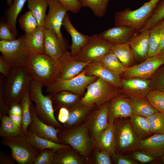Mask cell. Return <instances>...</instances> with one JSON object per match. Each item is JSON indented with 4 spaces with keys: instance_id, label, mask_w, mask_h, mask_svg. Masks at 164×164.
Listing matches in <instances>:
<instances>
[{
    "instance_id": "4316f807",
    "label": "cell",
    "mask_w": 164,
    "mask_h": 164,
    "mask_svg": "<svg viewBox=\"0 0 164 164\" xmlns=\"http://www.w3.org/2000/svg\"><path fill=\"white\" fill-rule=\"evenodd\" d=\"M27 0H13L5 12V18L3 19L16 37L18 34L16 27L17 19Z\"/></svg>"
},
{
    "instance_id": "9a60e30c",
    "label": "cell",
    "mask_w": 164,
    "mask_h": 164,
    "mask_svg": "<svg viewBox=\"0 0 164 164\" xmlns=\"http://www.w3.org/2000/svg\"><path fill=\"white\" fill-rule=\"evenodd\" d=\"M30 112L32 120L28 129L39 137L60 143L58 136L60 129L46 124L41 120L37 115L36 106L32 102L31 104Z\"/></svg>"
},
{
    "instance_id": "30bf717a",
    "label": "cell",
    "mask_w": 164,
    "mask_h": 164,
    "mask_svg": "<svg viewBox=\"0 0 164 164\" xmlns=\"http://www.w3.org/2000/svg\"><path fill=\"white\" fill-rule=\"evenodd\" d=\"M61 142L71 146L80 155L86 157L90 151L91 141L88 133V126L84 124L75 128L68 129L58 134Z\"/></svg>"
},
{
    "instance_id": "7402d4cb",
    "label": "cell",
    "mask_w": 164,
    "mask_h": 164,
    "mask_svg": "<svg viewBox=\"0 0 164 164\" xmlns=\"http://www.w3.org/2000/svg\"><path fill=\"white\" fill-rule=\"evenodd\" d=\"M44 29L38 26L33 31L23 34L24 44L29 55L44 53Z\"/></svg>"
},
{
    "instance_id": "ee69618b",
    "label": "cell",
    "mask_w": 164,
    "mask_h": 164,
    "mask_svg": "<svg viewBox=\"0 0 164 164\" xmlns=\"http://www.w3.org/2000/svg\"><path fill=\"white\" fill-rule=\"evenodd\" d=\"M19 27L27 33L34 30L38 24L32 12L29 10L22 15L18 20Z\"/></svg>"
},
{
    "instance_id": "6da1fadb",
    "label": "cell",
    "mask_w": 164,
    "mask_h": 164,
    "mask_svg": "<svg viewBox=\"0 0 164 164\" xmlns=\"http://www.w3.org/2000/svg\"><path fill=\"white\" fill-rule=\"evenodd\" d=\"M25 66L32 80L46 87L59 78V70L56 60L45 53L29 55Z\"/></svg>"
},
{
    "instance_id": "484cf974",
    "label": "cell",
    "mask_w": 164,
    "mask_h": 164,
    "mask_svg": "<svg viewBox=\"0 0 164 164\" xmlns=\"http://www.w3.org/2000/svg\"><path fill=\"white\" fill-rule=\"evenodd\" d=\"M24 134L27 141L36 149L40 151L46 149H50L56 152L61 149L70 147V146L68 145L57 143L39 137L29 129Z\"/></svg>"
},
{
    "instance_id": "91938a15",
    "label": "cell",
    "mask_w": 164,
    "mask_h": 164,
    "mask_svg": "<svg viewBox=\"0 0 164 164\" xmlns=\"http://www.w3.org/2000/svg\"><path fill=\"white\" fill-rule=\"evenodd\" d=\"M164 47V28L163 29L160 41L158 50V54Z\"/></svg>"
},
{
    "instance_id": "db71d44e",
    "label": "cell",
    "mask_w": 164,
    "mask_h": 164,
    "mask_svg": "<svg viewBox=\"0 0 164 164\" xmlns=\"http://www.w3.org/2000/svg\"><path fill=\"white\" fill-rule=\"evenodd\" d=\"M12 70V68L9 63L0 56V72L2 75L5 77H7Z\"/></svg>"
},
{
    "instance_id": "277c9868",
    "label": "cell",
    "mask_w": 164,
    "mask_h": 164,
    "mask_svg": "<svg viewBox=\"0 0 164 164\" xmlns=\"http://www.w3.org/2000/svg\"><path fill=\"white\" fill-rule=\"evenodd\" d=\"M87 91L80 101L84 104L99 107L119 95V88L98 77L86 87Z\"/></svg>"
},
{
    "instance_id": "c3c4849f",
    "label": "cell",
    "mask_w": 164,
    "mask_h": 164,
    "mask_svg": "<svg viewBox=\"0 0 164 164\" xmlns=\"http://www.w3.org/2000/svg\"><path fill=\"white\" fill-rule=\"evenodd\" d=\"M10 28L2 17L0 23V40L11 41L16 39Z\"/></svg>"
},
{
    "instance_id": "d6986e66",
    "label": "cell",
    "mask_w": 164,
    "mask_h": 164,
    "mask_svg": "<svg viewBox=\"0 0 164 164\" xmlns=\"http://www.w3.org/2000/svg\"><path fill=\"white\" fill-rule=\"evenodd\" d=\"M44 53L56 60L68 48L60 41L55 32L51 29H44Z\"/></svg>"
},
{
    "instance_id": "f6af8a7d",
    "label": "cell",
    "mask_w": 164,
    "mask_h": 164,
    "mask_svg": "<svg viewBox=\"0 0 164 164\" xmlns=\"http://www.w3.org/2000/svg\"><path fill=\"white\" fill-rule=\"evenodd\" d=\"M125 155L138 162L142 163L153 162L160 159V158L156 157L146 152L140 150L134 151L130 152L129 154H127Z\"/></svg>"
},
{
    "instance_id": "f5cc1de1",
    "label": "cell",
    "mask_w": 164,
    "mask_h": 164,
    "mask_svg": "<svg viewBox=\"0 0 164 164\" xmlns=\"http://www.w3.org/2000/svg\"><path fill=\"white\" fill-rule=\"evenodd\" d=\"M4 84V80H1L0 82V119L2 116L8 114L9 109L3 99Z\"/></svg>"
},
{
    "instance_id": "603a6c76",
    "label": "cell",
    "mask_w": 164,
    "mask_h": 164,
    "mask_svg": "<svg viewBox=\"0 0 164 164\" xmlns=\"http://www.w3.org/2000/svg\"><path fill=\"white\" fill-rule=\"evenodd\" d=\"M62 26L70 35L72 43L69 48L70 53L73 56L77 55L88 41L90 36L84 35L79 32L71 23L67 12L63 19Z\"/></svg>"
},
{
    "instance_id": "6f0895ef",
    "label": "cell",
    "mask_w": 164,
    "mask_h": 164,
    "mask_svg": "<svg viewBox=\"0 0 164 164\" xmlns=\"http://www.w3.org/2000/svg\"><path fill=\"white\" fill-rule=\"evenodd\" d=\"M22 115V110L21 104L16 103L14 104L9 107L8 114Z\"/></svg>"
},
{
    "instance_id": "b9f144b4",
    "label": "cell",
    "mask_w": 164,
    "mask_h": 164,
    "mask_svg": "<svg viewBox=\"0 0 164 164\" xmlns=\"http://www.w3.org/2000/svg\"><path fill=\"white\" fill-rule=\"evenodd\" d=\"M32 102L30 98L28 90L21 103L22 110V129L23 132L24 133L27 132L31 122L30 106Z\"/></svg>"
},
{
    "instance_id": "f907efd6",
    "label": "cell",
    "mask_w": 164,
    "mask_h": 164,
    "mask_svg": "<svg viewBox=\"0 0 164 164\" xmlns=\"http://www.w3.org/2000/svg\"><path fill=\"white\" fill-rule=\"evenodd\" d=\"M60 2L67 10L76 14L80 10L82 6L78 0H57Z\"/></svg>"
},
{
    "instance_id": "ac0fdd59",
    "label": "cell",
    "mask_w": 164,
    "mask_h": 164,
    "mask_svg": "<svg viewBox=\"0 0 164 164\" xmlns=\"http://www.w3.org/2000/svg\"><path fill=\"white\" fill-rule=\"evenodd\" d=\"M84 70L87 76L100 78L119 88L121 86V79L120 76L106 68L100 61L89 63Z\"/></svg>"
},
{
    "instance_id": "5b68a950",
    "label": "cell",
    "mask_w": 164,
    "mask_h": 164,
    "mask_svg": "<svg viewBox=\"0 0 164 164\" xmlns=\"http://www.w3.org/2000/svg\"><path fill=\"white\" fill-rule=\"evenodd\" d=\"M160 1L150 0L135 10L126 9L116 12L114 17L115 26H127L139 30L150 18Z\"/></svg>"
},
{
    "instance_id": "6125c7cd",
    "label": "cell",
    "mask_w": 164,
    "mask_h": 164,
    "mask_svg": "<svg viewBox=\"0 0 164 164\" xmlns=\"http://www.w3.org/2000/svg\"><path fill=\"white\" fill-rule=\"evenodd\" d=\"M159 53L164 54V47L163 48V49L161 50V51Z\"/></svg>"
},
{
    "instance_id": "44dd1931",
    "label": "cell",
    "mask_w": 164,
    "mask_h": 164,
    "mask_svg": "<svg viewBox=\"0 0 164 164\" xmlns=\"http://www.w3.org/2000/svg\"><path fill=\"white\" fill-rule=\"evenodd\" d=\"M136 30L128 26H115L103 31L98 35L102 39L113 44H119L128 42Z\"/></svg>"
},
{
    "instance_id": "8fae6325",
    "label": "cell",
    "mask_w": 164,
    "mask_h": 164,
    "mask_svg": "<svg viewBox=\"0 0 164 164\" xmlns=\"http://www.w3.org/2000/svg\"><path fill=\"white\" fill-rule=\"evenodd\" d=\"M98 77L87 76L84 70L70 79L63 80L58 78L46 87V91L52 94L62 91H70L78 95L83 94L87 87Z\"/></svg>"
},
{
    "instance_id": "8992f818",
    "label": "cell",
    "mask_w": 164,
    "mask_h": 164,
    "mask_svg": "<svg viewBox=\"0 0 164 164\" xmlns=\"http://www.w3.org/2000/svg\"><path fill=\"white\" fill-rule=\"evenodd\" d=\"M113 123L115 151L126 155L138 149L140 140L131 124L129 118H118Z\"/></svg>"
},
{
    "instance_id": "7dc6e473",
    "label": "cell",
    "mask_w": 164,
    "mask_h": 164,
    "mask_svg": "<svg viewBox=\"0 0 164 164\" xmlns=\"http://www.w3.org/2000/svg\"><path fill=\"white\" fill-rule=\"evenodd\" d=\"M55 152L50 149L41 150L36 158L33 164H53Z\"/></svg>"
},
{
    "instance_id": "816d5d0a",
    "label": "cell",
    "mask_w": 164,
    "mask_h": 164,
    "mask_svg": "<svg viewBox=\"0 0 164 164\" xmlns=\"http://www.w3.org/2000/svg\"><path fill=\"white\" fill-rule=\"evenodd\" d=\"M112 162L116 164H138L139 162L134 159L122 154L116 152L111 155Z\"/></svg>"
},
{
    "instance_id": "9c48e42d",
    "label": "cell",
    "mask_w": 164,
    "mask_h": 164,
    "mask_svg": "<svg viewBox=\"0 0 164 164\" xmlns=\"http://www.w3.org/2000/svg\"><path fill=\"white\" fill-rule=\"evenodd\" d=\"M113 45L96 34L90 36L86 44L74 56L77 60L84 62L100 61L110 52Z\"/></svg>"
},
{
    "instance_id": "60d3db41",
    "label": "cell",
    "mask_w": 164,
    "mask_h": 164,
    "mask_svg": "<svg viewBox=\"0 0 164 164\" xmlns=\"http://www.w3.org/2000/svg\"><path fill=\"white\" fill-rule=\"evenodd\" d=\"M146 118L152 135L164 134V114L158 111Z\"/></svg>"
},
{
    "instance_id": "11a10c76",
    "label": "cell",
    "mask_w": 164,
    "mask_h": 164,
    "mask_svg": "<svg viewBox=\"0 0 164 164\" xmlns=\"http://www.w3.org/2000/svg\"><path fill=\"white\" fill-rule=\"evenodd\" d=\"M69 115V109L65 107H61L59 110L58 119L61 123L64 124L67 121Z\"/></svg>"
},
{
    "instance_id": "e575fe53",
    "label": "cell",
    "mask_w": 164,
    "mask_h": 164,
    "mask_svg": "<svg viewBox=\"0 0 164 164\" xmlns=\"http://www.w3.org/2000/svg\"><path fill=\"white\" fill-rule=\"evenodd\" d=\"M28 8L37 20L38 26H43L48 6L47 0H27Z\"/></svg>"
},
{
    "instance_id": "be15d7a7",
    "label": "cell",
    "mask_w": 164,
    "mask_h": 164,
    "mask_svg": "<svg viewBox=\"0 0 164 164\" xmlns=\"http://www.w3.org/2000/svg\"><path fill=\"white\" fill-rule=\"evenodd\" d=\"M164 24V19H163L162 20Z\"/></svg>"
},
{
    "instance_id": "4dcf8cb0",
    "label": "cell",
    "mask_w": 164,
    "mask_h": 164,
    "mask_svg": "<svg viewBox=\"0 0 164 164\" xmlns=\"http://www.w3.org/2000/svg\"><path fill=\"white\" fill-rule=\"evenodd\" d=\"M110 51L114 54L128 68L131 66L135 60L132 49L128 42L113 44Z\"/></svg>"
},
{
    "instance_id": "ba28073f",
    "label": "cell",
    "mask_w": 164,
    "mask_h": 164,
    "mask_svg": "<svg viewBox=\"0 0 164 164\" xmlns=\"http://www.w3.org/2000/svg\"><path fill=\"white\" fill-rule=\"evenodd\" d=\"M1 56L11 66L12 69L25 66L29 55L25 48L23 35L11 41H0Z\"/></svg>"
},
{
    "instance_id": "836d02e7",
    "label": "cell",
    "mask_w": 164,
    "mask_h": 164,
    "mask_svg": "<svg viewBox=\"0 0 164 164\" xmlns=\"http://www.w3.org/2000/svg\"><path fill=\"white\" fill-rule=\"evenodd\" d=\"M164 24L161 21L149 29L148 56L151 57L158 54V50Z\"/></svg>"
},
{
    "instance_id": "f1b7e54d",
    "label": "cell",
    "mask_w": 164,
    "mask_h": 164,
    "mask_svg": "<svg viewBox=\"0 0 164 164\" xmlns=\"http://www.w3.org/2000/svg\"><path fill=\"white\" fill-rule=\"evenodd\" d=\"M133 114L147 118L158 111L145 98H128Z\"/></svg>"
},
{
    "instance_id": "2e32d148",
    "label": "cell",
    "mask_w": 164,
    "mask_h": 164,
    "mask_svg": "<svg viewBox=\"0 0 164 164\" xmlns=\"http://www.w3.org/2000/svg\"><path fill=\"white\" fill-rule=\"evenodd\" d=\"M56 61L59 70L58 78L63 80L70 79L77 75L89 63L77 60L68 51Z\"/></svg>"
},
{
    "instance_id": "1f68e13d",
    "label": "cell",
    "mask_w": 164,
    "mask_h": 164,
    "mask_svg": "<svg viewBox=\"0 0 164 164\" xmlns=\"http://www.w3.org/2000/svg\"><path fill=\"white\" fill-rule=\"evenodd\" d=\"M101 149L111 154L115 152L114 128L113 123H109L97 141Z\"/></svg>"
},
{
    "instance_id": "7a4b0ae2",
    "label": "cell",
    "mask_w": 164,
    "mask_h": 164,
    "mask_svg": "<svg viewBox=\"0 0 164 164\" xmlns=\"http://www.w3.org/2000/svg\"><path fill=\"white\" fill-rule=\"evenodd\" d=\"M5 78L3 99L9 108L14 104H21L32 79L25 66L12 69Z\"/></svg>"
},
{
    "instance_id": "f35d334b",
    "label": "cell",
    "mask_w": 164,
    "mask_h": 164,
    "mask_svg": "<svg viewBox=\"0 0 164 164\" xmlns=\"http://www.w3.org/2000/svg\"><path fill=\"white\" fill-rule=\"evenodd\" d=\"M82 7H88L94 15L99 17H104L106 14L108 3L110 0H78Z\"/></svg>"
},
{
    "instance_id": "d6a6232c",
    "label": "cell",
    "mask_w": 164,
    "mask_h": 164,
    "mask_svg": "<svg viewBox=\"0 0 164 164\" xmlns=\"http://www.w3.org/2000/svg\"><path fill=\"white\" fill-rule=\"evenodd\" d=\"M129 119L132 128L140 141L152 135L146 118L133 114L129 118Z\"/></svg>"
},
{
    "instance_id": "8d00e7d4",
    "label": "cell",
    "mask_w": 164,
    "mask_h": 164,
    "mask_svg": "<svg viewBox=\"0 0 164 164\" xmlns=\"http://www.w3.org/2000/svg\"><path fill=\"white\" fill-rule=\"evenodd\" d=\"M100 61L105 67L120 76L128 68L111 51L105 55Z\"/></svg>"
},
{
    "instance_id": "52a82bcc",
    "label": "cell",
    "mask_w": 164,
    "mask_h": 164,
    "mask_svg": "<svg viewBox=\"0 0 164 164\" xmlns=\"http://www.w3.org/2000/svg\"><path fill=\"white\" fill-rule=\"evenodd\" d=\"M2 138L1 143L10 148L11 155L18 164H33L41 151L27 141L23 132L17 135Z\"/></svg>"
},
{
    "instance_id": "83f0119b",
    "label": "cell",
    "mask_w": 164,
    "mask_h": 164,
    "mask_svg": "<svg viewBox=\"0 0 164 164\" xmlns=\"http://www.w3.org/2000/svg\"><path fill=\"white\" fill-rule=\"evenodd\" d=\"M49 94L53 105L55 104L56 108L65 107L69 109L80 100L79 95L68 91H62Z\"/></svg>"
},
{
    "instance_id": "cb8c5ba5",
    "label": "cell",
    "mask_w": 164,
    "mask_h": 164,
    "mask_svg": "<svg viewBox=\"0 0 164 164\" xmlns=\"http://www.w3.org/2000/svg\"><path fill=\"white\" fill-rule=\"evenodd\" d=\"M138 149L161 158L164 155V134H153L140 140Z\"/></svg>"
},
{
    "instance_id": "d4e9b609",
    "label": "cell",
    "mask_w": 164,
    "mask_h": 164,
    "mask_svg": "<svg viewBox=\"0 0 164 164\" xmlns=\"http://www.w3.org/2000/svg\"><path fill=\"white\" fill-rule=\"evenodd\" d=\"M109 102L99 107L94 112L92 118L90 128L92 135L96 141L109 124L108 121Z\"/></svg>"
},
{
    "instance_id": "3957f363",
    "label": "cell",
    "mask_w": 164,
    "mask_h": 164,
    "mask_svg": "<svg viewBox=\"0 0 164 164\" xmlns=\"http://www.w3.org/2000/svg\"><path fill=\"white\" fill-rule=\"evenodd\" d=\"M43 86L40 83L32 80L29 87L31 101L36 104V110L39 118L46 124L60 129L62 125L56 119L54 109L50 95L43 93Z\"/></svg>"
},
{
    "instance_id": "681fc988",
    "label": "cell",
    "mask_w": 164,
    "mask_h": 164,
    "mask_svg": "<svg viewBox=\"0 0 164 164\" xmlns=\"http://www.w3.org/2000/svg\"><path fill=\"white\" fill-rule=\"evenodd\" d=\"M95 162L97 164H111V154L106 151L101 149L95 153Z\"/></svg>"
},
{
    "instance_id": "7bdbcfd3",
    "label": "cell",
    "mask_w": 164,
    "mask_h": 164,
    "mask_svg": "<svg viewBox=\"0 0 164 164\" xmlns=\"http://www.w3.org/2000/svg\"><path fill=\"white\" fill-rule=\"evenodd\" d=\"M164 19V0H162L158 3L150 18L139 31L149 29Z\"/></svg>"
},
{
    "instance_id": "4fadbf2b",
    "label": "cell",
    "mask_w": 164,
    "mask_h": 164,
    "mask_svg": "<svg viewBox=\"0 0 164 164\" xmlns=\"http://www.w3.org/2000/svg\"><path fill=\"white\" fill-rule=\"evenodd\" d=\"M164 64V54L158 53L148 57L141 63L128 67L120 76L121 79L133 77L149 79L158 69Z\"/></svg>"
},
{
    "instance_id": "5bb4252c",
    "label": "cell",
    "mask_w": 164,
    "mask_h": 164,
    "mask_svg": "<svg viewBox=\"0 0 164 164\" xmlns=\"http://www.w3.org/2000/svg\"><path fill=\"white\" fill-rule=\"evenodd\" d=\"M152 89L149 79L133 77L121 79L120 93L128 97L145 98Z\"/></svg>"
},
{
    "instance_id": "94428289",
    "label": "cell",
    "mask_w": 164,
    "mask_h": 164,
    "mask_svg": "<svg viewBox=\"0 0 164 164\" xmlns=\"http://www.w3.org/2000/svg\"><path fill=\"white\" fill-rule=\"evenodd\" d=\"M160 159L161 160L162 163L163 164H164V155H163L161 158Z\"/></svg>"
},
{
    "instance_id": "f546056e",
    "label": "cell",
    "mask_w": 164,
    "mask_h": 164,
    "mask_svg": "<svg viewBox=\"0 0 164 164\" xmlns=\"http://www.w3.org/2000/svg\"><path fill=\"white\" fill-rule=\"evenodd\" d=\"M92 107L84 104L80 100L68 109L69 115L64 126L69 128L80 122L89 112Z\"/></svg>"
},
{
    "instance_id": "9f6ffc18",
    "label": "cell",
    "mask_w": 164,
    "mask_h": 164,
    "mask_svg": "<svg viewBox=\"0 0 164 164\" xmlns=\"http://www.w3.org/2000/svg\"><path fill=\"white\" fill-rule=\"evenodd\" d=\"M15 160L11 155H9L2 150L0 151V164H14Z\"/></svg>"
},
{
    "instance_id": "7c38bea8",
    "label": "cell",
    "mask_w": 164,
    "mask_h": 164,
    "mask_svg": "<svg viewBox=\"0 0 164 164\" xmlns=\"http://www.w3.org/2000/svg\"><path fill=\"white\" fill-rule=\"evenodd\" d=\"M47 0L49 11L44 20L43 27L45 29L53 30L61 42L68 47L67 41L63 36L61 31L63 19L68 11L57 0Z\"/></svg>"
},
{
    "instance_id": "680465c9",
    "label": "cell",
    "mask_w": 164,
    "mask_h": 164,
    "mask_svg": "<svg viewBox=\"0 0 164 164\" xmlns=\"http://www.w3.org/2000/svg\"><path fill=\"white\" fill-rule=\"evenodd\" d=\"M9 116L12 122L17 126L22 129V115H17L9 113Z\"/></svg>"
},
{
    "instance_id": "d590c367",
    "label": "cell",
    "mask_w": 164,
    "mask_h": 164,
    "mask_svg": "<svg viewBox=\"0 0 164 164\" xmlns=\"http://www.w3.org/2000/svg\"><path fill=\"white\" fill-rule=\"evenodd\" d=\"M69 148L61 149L55 152L53 164H80L82 160Z\"/></svg>"
},
{
    "instance_id": "ffe728a7",
    "label": "cell",
    "mask_w": 164,
    "mask_h": 164,
    "mask_svg": "<svg viewBox=\"0 0 164 164\" xmlns=\"http://www.w3.org/2000/svg\"><path fill=\"white\" fill-rule=\"evenodd\" d=\"M138 34L133 35L128 43L133 52L135 60L143 61L148 56L149 29L138 31Z\"/></svg>"
},
{
    "instance_id": "74e56055",
    "label": "cell",
    "mask_w": 164,
    "mask_h": 164,
    "mask_svg": "<svg viewBox=\"0 0 164 164\" xmlns=\"http://www.w3.org/2000/svg\"><path fill=\"white\" fill-rule=\"evenodd\" d=\"M0 136L2 138L12 137L23 133L22 129L16 125L9 116L4 115L0 119Z\"/></svg>"
},
{
    "instance_id": "ab89813d",
    "label": "cell",
    "mask_w": 164,
    "mask_h": 164,
    "mask_svg": "<svg viewBox=\"0 0 164 164\" xmlns=\"http://www.w3.org/2000/svg\"><path fill=\"white\" fill-rule=\"evenodd\" d=\"M145 98L155 109L164 114V92L152 89L149 92Z\"/></svg>"
},
{
    "instance_id": "bcb514c9",
    "label": "cell",
    "mask_w": 164,
    "mask_h": 164,
    "mask_svg": "<svg viewBox=\"0 0 164 164\" xmlns=\"http://www.w3.org/2000/svg\"><path fill=\"white\" fill-rule=\"evenodd\" d=\"M149 79L152 89L164 92V64L158 69Z\"/></svg>"
},
{
    "instance_id": "e0dca14e",
    "label": "cell",
    "mask_w": 164,
    "mask_h": 164,
    "mask_svg": "<svg viewBox=\"0 0 164 164\" xmlns=\"http://www.w3.org/2000/svg\"><path fill=\"white\" fill-rule=\"evenodd\" d=\"M133 114L128 97L120 94L109 101L108 108L109 123H113L118 118H129Z\"/></svg>"
}]
</instances>
